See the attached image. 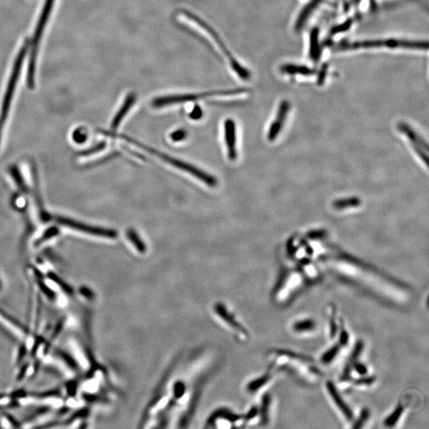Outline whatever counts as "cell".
Wrapping results in <instances>:
<instances>
[{
  "label": "cell",
  "instance_id": "1",
  "mask_svg": "<svg viewBox=\"0 0 429 429\" xmlns=\"http://www.w3.org/2000/svg\"><path fill=\"white\" fill-rule=\"evenodd\" d=\"M214 364L213 354L207 350L193 351L176 359L145 408L141 427H186Z\"/></svg>",
  "mask_w": 429,
  "mask_h": 429
},
{
  "label": "cell",
  "instance_id": "2",
  "mask_svg": "<svg viewBox=\"0 0 429 429\" xmlns=\"http://www.w3.org/2000/svg\"><path fill=\"white\" fill-rule=\"evenodd\" d=\"M270 369H286L306 383H316L323 374L314 361L306 355L288 350H274L269 353Z\"/></svg>",
  "mask_w": 429,
  "mask_h": 429
},
{
  "label": "cell",
  "instance_id": "3",
  "mask_svg": "<svg viewBox=\"0 0 429 429\" xmlns=\"http://www.w3.org/2000/svg\"><path fill=\"white\" fill-rule=\"evenodd\" d=\"M109 135L119 137V138H121L123 140L127 141L128 143H131L132 145L136 146V147H139L141 149L144 150L145 151H147L148 153H150L153 155L157 156V157H159L161 159L163 160L164 162H166V163L170 164L171 166L176 167V169L182 170L184 172H188L189 174H191L192 176H195V178H197L198 180H200L202 182H204L205 185H208L210 187H214V186L217 185L218 181H217V179L214 176H212V175L209 174L208 172H204V170L195 167L193 165L184 162L182 160L177 159L176 157H171L169 154L162 153V152H160L157 150L147 147V145L143 144V143H140V142H138V141L135 140V139L130 138V137L127 136V135L111 134V133H109Z\"/></svg>",
  "mask_w": 429,
  "mask_h": 429
},
{
  "label": "cell",
  "instance_id": "4",
  "mask_svg": "<svg viewBox=\"0 0 429 429\" xmlns=\"http://www.w3.org/2000/svg\"><path fill=\"white\" fill-rule=\"evenodd\" d=\"M429 44L426 41H415L409 39H384L371 40L354 41L351 43H342L336 49L338 50H359V49H411V50H427Z\"/></svg>",
  "mask_w": 429,
  "mask_h": 429
},
{
  "label": "cell",
  "instance_id": "5",
  "mask_svg": "<svg viewBox=\"0 0 429 429\" xmlns=\"http://www.w3.org/2000/svg\"><path fill=\"white\" fill-rule=\"evenodd\" d=\"M181 12L185 18H187L190 21H193L198 27L201 28L202 30H204V32L208 34V36L214 41V44L220 49V51L223 53V55L227 58L230 65L236 74L238 75L239 78L242 79V81H249L251 79V72L247 68H244L234 58V56L232 55V53L228 50V47L226 46L225 44L223 43V40L219 36V34L215 32V30L212 26H209L206 21H204L200 18L198 17L197 15L192 13L190 11L184 10Z\"/></svg>",
  "mask_w": 429,
  "mask_h": 429
},
{
  "label": "cell",
  "instance_id": "6",
  "mask_svg": "<svg viewBox=\"0 0 429 429\" xmlns=\"http://www.w3.org/2000/svg\"><path fill=\"white\" fill-rule=\"evenodd\" d=\"M304 278L298 271L286 270L281 273L273 291V298L278 304H283L295 298L304 286Z\"/></svg>",
  "mask_w": 429,
  "mask_h": 429
},
{
  "label": "cell",
  "instance_id": "7",
  "mask_svg": "<svg viewBox=\"0 0 429 429\" xmlns=\"http://www.w3.org/2000/svg\"><path fill=\"white\" fill-rule=\"evenodd\" d=\"M247 90L243 88L236 89L219 90V91H206L201 93L176 94L168 96H159L152 100V106L154 108H162L165 107L171 106L174 104H184V103L193 102L196 100H204L213 96H236L246 93Z\"/></svg>",
  "mask_w": 429,
  "mask_h": 429
},
{
  "label": "cell",
  "instance_id": "8",
  "mask_svg": "<svg viewBox=\"0 0 429 429\" xmlns=\"http://www.w3.org/2000/svg\"><path fill=\"white\" fill-rule=\"evenodd\" d=\"M30 45H31V43H30V40L25 41L23 45L21 46L20 52L18 53L17 58L15 59L13 69H12L11 77H10V80H9L7 89H6L4 97H3V100H2V107H1V113H0V139H1L2 128L4 126L5 122L7 120L9 109L11 107V101H12L15 87H16L18 81H19V78H20L21 66L23 64L24 60L26 58V53H27L28 49L30 48Z\"/></svg>",
  "mask_w": 429,
  "mask_h": 429
},
{
  "label": "cell",
  "instance_id": "9",
  "mask_svg": "<svg viewBox=\"0 0 429 429\" xmlns=\"http://www.w3.org/2000/svg\"><path fill=\"white\" fill-rule=\"evenodd\" d=\"M55 0H46L45 5L43 7V12L41 15L38 24H37L36 30L34 33V39L31 43V54L29 62L27 72V85L29 88L33 89L35 85V70H36V60L38 51H39V44L41 39L43 37V31L45 30L47 21L49 20V15L51 13L52 8L53 7Z\"/></svg>",
  "mask_w": 429,
  "mask_h": 429
},
{
  "label": "cell",
  "instance_id": "10",
  "mask_svg": "<svg viewBox=\"0 0 429 429\" xmlns=\"http://www.w3.org/2000/svg\"><path fill=\"white\" fill-rule=\"evenodd\" d=\"M56 221L64 227H68V228L77 230V231H80V232L91 235V236H100L103 238H115L118 236L117 232L115 230L88 225V224L77 222L73 219H69V218H66V217L58 216L56 218Z\"/></svg>",
  "mask_w": 429,
  "mask_h": 429
},
{
  "label": "cell",
  "instance_id": "11",
  "mask_svg": "<svg viewBox=\"0 0 429 429\" xmlns=\"http://www.w3.org/2000/svg\"><path fill=\"white\" fill-rule=\"evenodd\" d=\"M214 312L217 317H220L221 322L225 324L232 332H234L236 336H238V339L244 340L248 337V332L246 328L238 322L232 312L228 311V308L222 304H217L214 307Z\"/></svg>",
  "mask_w": 429,
  "mask_h": 429
},
{
  "label": "cell",
  "instance_id": "12",
  "mask_svg": "<svg viewBox=\"0 0 429 429\" xmlns=\"http://www.w3.org/2000/svg\"><path fill=\"white\" fill-rule=\"evenodd\" d=\"M325 387L330 398L336 406V408L341 413L343 417L346 421L352 422L354 421V413L352 412V410L343 398L336 384L332 381H327L325 383Z\"/></svg>",
  "mask_w": 429,
  "mask_h": 429
},
{
  "label": "cell",
  "instance_id": "13",
  "mask_svg": "<svg viewBox=\"0 0 429 429\" xmlns=\"http://www.w3.org/2000/svg\"><path fill=\"white\" fill-rule=\"evenodd\" d=\"M224 138L226 146L228 149V158L231 161H235L237 157L236 149V126L234 120L228 119L224 122Z\"/></svg>",
  "mask_w": 429,
  "mask_h": 429
},
{
  "label": "cell",
  "instance_id": "14",
  "mask_svg": "<svg viewBox=\"0 0 429 429\" xmlns=\"http://www.w3.org/2000/svg\"><path fill=\"white\" fill-rule=\"evenodd\" d=\"M135 101H136V95L133 92L129 94L126 97L124 104H122L121 107L119 108L116 115H115V117L113 119L112 123H111V128L113 130H116L119 128L123 119L125 118L126 115H128Z\"/></svg>",
  "mask_w": 429,
  "mask_h": 429
},
{
  "label": "cell",
  "instance_id": "15",
  "mask_svg": "<svg viewBox=\"0 0 429 429\" xmlns=\"http://www.w3.org/2000/svg\"><path fill=\"white\" fill-rule=\"evenodd\" d=\"M280 71L285 74L300 76V77H312L317 72L315 69L309 68L308 66L293 64V63L282 64L280 67Z\"/></svg>",
  "mask_w": 429,
  "mask_h": 429
},
{
  "label": "cell",
  "instance_id": "16",
  "mask_svg": "<svg viewBox=\"0 0 429 429\" xmlns=\"http://www.w3.org/2000/svg\"><path fill=\"white\" fill-rule=\"evenodd\" d=\"M323 2L328 3L327 0H311L308 4L304 6V8L302 9V11L300 12L298 20L296 21L295 30H300L301 27L305 25L306 21L309 19L312 12L315 11V9Z\"/></svg>",
  "mask_w": 429,
  "mask_h": 429
},
{
  "label": "cell",
  "instance_id": "17",
  "mask_svg": "<svg viewBox=\"0 0 429 429\" xmlns=\"http://www.w3.org/2000/svg\"><path fill=\"white\" fill-rule=\"evenodd\" d=\"M320 31L318 28H313L311 31L310 38H309V57L313 62H317L321 58V43H320Z\"/></svg>",
  "mask_w": 429,
  "mask_h": 429
},
{
  "label": "cell",
  "instance_id": "18",
  "mask_svg": "<svg viewBox=\"0 0 429 429\" xmlns=\"http://www.w3.org/2000/svg\"><path fill=\"white\" fill-rule=\"evenodd\" d=\"M273 378L272 370H270L266 374L255 378L247 384V389L249 393H257L265 388L271 382Z\"/></svg>",
  "mask_w": 429,
  "mask_h": 429
},
{
  "label": "cell",
  "instance_id": "19",
  "mask_svg": "<svg viewBox=\"0 0 429 429\" xmlns=\"http://www.w3.org/2000/svg\"><path fill=\"white\" fill-rule=\"evenodd\" d=\"M289 103H287L286 101H283L280 104L278 118H277L276 121L274 122L272 127L270 128V133H269V135H268V138H269L270 140H272L274 136L276 135L277 132L279 131L280 126V123H281L283 119H285V116H286L287 112H288V110H289Z\"/></svg>",
  "mask_w": 429,
  "mask_h": 429
},
{
  "label": "cell",
  "instance_id": "20",
  "mask_svg": "<svg viewBox=\"0 0 429 429\" xmlns=\"http://www.w3.org/2000/svg\"><path fill=\"white\" fill-rule=\"evenodd\" d=\"M292 328L295 333H309L317 328V323L312 319H304L293 323Z\"/></svg>",
  "mask_w": 429,
  "mask_h": 429
},
{
  "label": "cell",
  "instance_id": "21",
  "mask_svg": "<svg viewBox=\"0 0 429 429\" xmlns=\"http://www.w3.org/2000/svg\"><path fill=\"white\" fill-rule=\"evenodd\" d=\"M271 396L266 393L262 397L260 408V424L266 425L270 421V406H271Z\"/></svg>",
  "mask_w": 429,
  "mask_h": 429
},
{
  "label": "cell",
  "instance_id": "22",
  "mask_svg": "<svg viewBox=\"0 0 429 429\" xmlns=\"http://www.w3.org/2000/svg\"><path fill=\"white\" fill-rule=\"evenodd\" d=\"M404 411H405V408L402 404L397 405L395 408L393 410V412H391L390 414L388 415L386 418L385 419L383 425L386 428L395 427L396 425L399 422L400 420L402 419Z\"/></svg>",
  "mask_w": 429,
  "mask_h": 429
},
{
  "label": "cell",
  "instance_id": "23",
  "mask_svg": "<svg viewBox=\"0 0 429 429\" xmlns=\"http://www.w3.org/2000/svg\"><path fill=\"white\" fill-rule=\"evenodd\" d=\"M126 235H127L128 240L131 242L134 248L136 249L139 253H146V251H147L146 243L142 240V238H141L140 236H138L135 230L130 228L127 231Z\"/></svg>",
  "mask_w": 429,
  "mask_h": 429
},
{
  "label": "cell",
  "instance_id": "24",
  "mask_svg": "<svg viewBox=\"0 0 429 429\" xmlns=\"http://www.w3.org/2000/svg\"><path fill=\"white\" fill-rule=\"evenodd\" d=\"M341 349L342 347L340 346L338 343L331 346L330 348L327 349V351L323 353V355H321V363L323 365H329V364H332L338 357Z\"/></svg>",
  "mask_w": 429,
  "mask_h": 429
},
{
  "label": "cell",
  "instance_id": "25",
  "mask_svg": "<svg viewBox=\"0 0 429 429\" xmlns=\"http://www.w3.org/2000/svg\"><path fill=\"white\" fill-rule=\"evenodd\" d=\"M336 336L338 337V343L342 348L347 346L350 342V335L341 319H340L339 322L338 332Z\"/></svg>",
  "mask_w": 429,
  "mask_h": 429
},
{
  "label": "cell",
  "instance_id": "26",
  "mask_svg": "<svg viewBox=\"0 0 429 429\" xmlns=\"http://www.w3.org/2000/svg\"><path fill=\"white\" fill-rule=\"evenodd\" d=\"M329 335L331 338H336L338 332L339 322L336 318V309L333 304L329 307Z\"/></svg>",
  "mask_w": 429,
  "mask_h": 429
},
{
  "label": "cell",
  "instance_id": "27",
  "mask_svg": "<svg viewBox=\"0 0 429 429\" xmlns=\"http://www.w3.org/2000/svg\"><path fill=\"white\" fill-rule=\"evenodd\" d=\"M375 383H376V377L369 376L367 374L365 376H361V378H358L356 380L353 379L351 386L358 387V388H367V387L372 386Z\"/></svg>",
  "mask_w": 429,
  "mask_h": 429
},
{
  "label": "cell",
  "instance_id": "28",
  "mask_svg": "<svg viewBox=\"0 0 429 429\" xmlns=\"http://www.w3.org/2000/svg\"><path fill=\"white\" fill-rule=\"evenodd\" d=\"M370 418V410L368 408H364L361 410V412L359 414L355 421H353V429H361L365 426V424Z\"/></svg>",
  "mask_w": 429,
  "mask_h": 429
},
{
  "label": "cell",
  "instance_id": "29",
  "mask_svg": "<svg viewBox=\"0 0 429 429\" xmlns=\"http://www.w3.org/2000/svg\"><path fill=\"white\" fill-rule=\"evenodd\" d=\"M350 364H351L352 370H354L356 374H359V376L367 375L369 370H368L367 366L365 364H363L361 362L358 361V360L350 363Z\"/></svg>",
  "mask_w": 429,
  "mask_h": 429
},
{
  "label": "cell",
  "instance_id": "30",
  "mask_svg": "<svg viewBox=\"0 0 429 429\" xmlns=\"http://www.w3.org/2000/svg\"><path fill=\"white\" fill-rule=\"evenodd\" d=\"M364 346L365 345H364V341H362V340H359V341L356 343V344H355V347H354V350L351 352V357H350V360H349L350 363L358 360L359 356L362 355V353L364 351Z\"/></svg>",
  "mask_w": 429,
  "mask_h": 429
},
{
  "label": "cell",
  "instance_id": "31",
  "mask_svg": "<svg viewBox=\"0 0 429 429\" xmlns=\"http://www.w3.org/2000/svg\"><path fill=\"white\" fill-rule=\"evenodd\" d=\"M188 132L185 129H178L170 134V139L174 143H179L187 138Z\"/></svg>",
  "mask_w": 429,
  "mask_h": 429
},
{
  "label": "cell",
  "instance_id": "32",
  "mask_svg": "<svg viewBox=\"0 0 429 429\" xmlns=\"http://www.w3.org/2000/svg\"><path fill=\"white\" fill-rule=\"evenodd\" d=\"M10 171H11V175H12L14 179H15V182L19 185V187L22 189V190H26V185H25L23 179L21 177V173H20V171L18 170L17 167H11Z\"/></svg>",
  "mask_w": 429,
  "mask_h": 429
},
{
  "label": "cell",
  "instance_id": "33",
  "mask_svg": "<svg viewBox=\"0 0 429 429\" xmlns=\"http://www.w3.org/2000/svg\"><path fill=\"white\" fill-rule=\"evenodd\" d=\"M58 233H59V230H58V228H49V229L47 230L46 232L44 233V235L39 238V240L37 241L36 246H39L41 243H43V242H45V241L48 240V239L52 238L53 236H57V235H58Z\"/></svg>",
  "mask_w": 429,
  "mask_h": 429
},
{
  "label": "cell",
  "instance_id": "34",
  "mask_svg": "<svg viewBox=\"0 0 429 429\" xmlns=\"http://www.w3.org/2000/svg\"><path fill=\"white\" fill-rule=\"evenodd\" d=\"M353 23H354V20H348L347 21H344L343 23L334 27L332 30V34H339V33L344 32L346 30H348L352 26Z\"/></svg>",
  "mask_w": 429,
  "mask_h": 429
},
{
  "label": "cell",
  "instance_id": "35",
  "mask_svg": "<svg viewBox=\"0 0 429 429\" xmlns=\"http://www.w3.org/2000/svg\"><path fill=\"white\" fill-rule=\"evenodd\" d=\"M203 115H204V112H203L201 107L195 105L193 107V108L192 109L191 112L189 113V118L193 120H199V119H201Z\"/></svg>",
  "mask_w": 429,
  "mask_h": 429
},
{
  "label": "cell",
  "instance_id": "36",
  "mask_svg": "<svg viewBox=\"0 0 429 429\" xmlns=\"http://www.w3.org/2000/svg\"><path fill=\"white\" fill-rule=\"evenodd\" d=\"M105 147H106V143L102 142V143H99V144L96 145V146L92 147V148H90V149L84 151V152L81 153V155H91L92 153H97V152H99V151L102 150H104Z\"/></svg>",
  "mask_w": 429,
  "mask_h": 429
},
{
  "label": "cell",
  "instance_id": "37",
  "mask_svg": "<svg viewBox=\"0 0 429 429\" xmlns=\"http://www.w3.org/2000/svg\"><path fill=\"white\" fill-rule=\"evenodd\" d=\"M72 136H73V139H74L75 142H77V143H80V144L83 143L85 141L87 140V134H85L81 130H76L74 132V134H72Z\"/></svg>",
  "mask_w": 429,
  "mask_h": 429
},
{
  "label": "cell",
  "instance_id": "38",
  "mask_svg": "<svg viewBox=\"0 0 429 429\" xmlns=\"http://www.w3.org/2000/svg\"><path fill=\"white\" fill-rule=\"evenodd\" d=\"M327 70H328V66L327 64H323L321 68V72L318 73V84L319 85H323V82L325 81L326 77H327Z\"/></svg>",
  "mask_w": 429,
  "mask_h": 429
},
{
  "label": "cell",
  "instance_id": "39",
  "mask_svg": "<svg viewBox=\"0 0 429 429\" xmlns=\"http://www.w3.org/2000/svg\"><path fill=\"white\" fill-rule=\"evenodd\" d=\"M2 291V280L0 279V293Z\"/></svg>",
  "mask_w": 429,
  "mask_h": 429
}]
</instances>
